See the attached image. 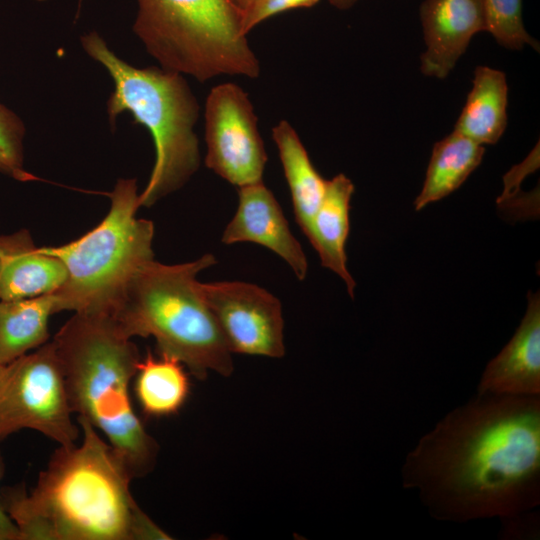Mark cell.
I'll return each instance as SVG.
<instances>
[{
    "label": "cell",
    "mask_w": 540,
    "mask_h": 540,
    "mask_svg": "<svg viewBox=\"0 0 540 540\" xmlns=\"http://www.w3.org/2000/svg\"><path fill=\"white\" fill-rule=\"evenodd\" d=\"M401 477L439 520L527 513L540 504V395L477 393L418 441Z\"/></svg>",
    "instance_id": "cell-1"
},
{
    "label": "cell",
    "mask_w": 540,
    "mask_h": 540,
    "mask_svg": "<svg viewBox=\"0 0 540 540\" xmlns=\"http://www.w3.org/2000/svg\"><path fill=\"white\" fill-rule=\"evenodd\" d=\"M79 444L59 446L35 487L1 489L20 540H168L130 491L126 464L83 417Z\"/></svg>",
    "instance_id": "cell-2"
},
{
    "label": "cell",
    "mask_w": 540,
    "mask_h": 540,
    "mask_svg": "<svg viewBox=\"0 0 540 540\" xmlns=\"http://www.w3.org/2000/svg\"><path fill=\"white\" fill-rule=\"evenodd\" d=\"M51 341L73 414L102 433L133 479L152 472L159 446L133 407L130 386L141 357L132 339L110 315L74 313Z\"/></svg>",
    "instance_id": "cell-3"
},
{
    "label": "cell",
    "mask_w": 540,
    "mask_h": 540,
    "mask_svg": "<svg viewBox=\"0 0 540 540\" xmlns=\"http://www.w3.org/2000/svg\"><path fill=\"white\" fill-rule=\"evenodd\" d=\"M216 263L211 253L173 265L148 261L132 276L111 316L127 337H153L159 355L179 360L194 377L205 379L210 371L230 376L232 352L197 278Z\"/></svg>",
    "instance_id": "cell-4"
},
{
    "label": "cell",
    "mask_w": 540,
    "mask_h": 540,
    "mask_svg": "<svg viewBox=\"0 0 540 540\" xmlns=\"http://www.w3.org/2000/svg\"><path fill=\"white\" fill-rule=\"evenodd\" d=\"M85 52L103 65L114 82L107 101L110 125L128 111L145 126L155 146V162L141 194L140 207H151L183 187L200 167L195 125L200 105L184 75L162 67L138 68L120 59L95 31L82 35Z\"/></svg>",
    "instance_id": "cell-5"
},
{
    "label": "cell",
    "mask_w": 540,
    "mask_h": 540,
    "mask_svg": "<svg viewBox=\"0 0 540 540\" xmlns=\"http://www.w3.org/2000/svg\"><path fill=\"white\" fill-rule=\"evenodd\" d=\"M109 196L110 209L96 227L67 244L40 247L59 258L67 271L65 282L53 293L55 313L111 316L135 272L154 259V225L136 218V179H119Z\"/></svg>",
    "instance_id": "cell-6"
},
{
    "label": "cell",
    "mask_w": 540,
    "mask_h": 540,
    "mask_svg": "<svg viewBox=\"0 0 540 540\" xmlns=\"http://www.w3.org/2000/svg\"><path fill=\"white\" fill-rule=\"evenodd\" d=\"M133 31L163 69L200 82L221 75L251 79L259 59L230 0H137Z\"/></svg>",
    "instance_id": "cell-7"
},
{
    "label": "cell",
    "mask_w": 540,
    "mask_h": 540,
    "mask_svg": "<svg viewBox=\"0 0 540 540\" xmlns=\"http://www.w3.org/2000/svg\"><path fill=\"white\" fill-rule=\"evenodd\" d=\"M72 415L52 341L0 364V440L31 429L59 446L73 445L81 430Z\"/></svg>",
    "instance_id": "cell-8"
},
{
    "label": "cell",
    "mask_w": 540,
    "mask_h": 540,
    "mask_svg": "<svg viewBox=\"0 0 540 540\" xmlns=\"http://www.w3.org/2000/svg\"><path fill=\"white\" fill-rule=\"evenodd\" d=\"M204 119L206 166L238 188L263 181L267 153L249 95L235 83L214 86Z\"/></svg>",
    "instance_id": "cell-9"
},
{
    "label": "cell",
    "mask_w": 540,
    "mask_h": 540,
    "mask_svg": "<svg viewBox=\"0 0 540 540\" xmlns=\"http://www.w3.org/2000/svg\"><path fill=\"white\" fill-rule=\"evenodd\" d=\"M200 287L232 354L284 356V320L277 297L242 281L201 282Z\"/></svg>",
    "instance_id": "cell-10"
},
{
    "label": "cell",
    "mask_w": 540,
    "mask_h": 540,
    "mask_svg": "<svg viewBox=\"0 0 540 540\" xmlns=\"http://www.w3.org/2000/svg\"><path fill=\"white\" fill-rule=\"evenodd\" d=\"M221 241L227 245L259 244L281 257L299 280L307 275L306 255L292 234L280 204L263 181L238 188L237 210Z\"/></svg>",
    "instance_id": "cell-11"
},
{
    "label": "cell",
    "mask_w": 540,
    "mask_h": 540,
    "mask_svg": "<svg viewBox=\"0 0 540 540\" xmlns=\"http://www.w3.org/2000/svg\"><path fill=\"white\" fill-rule=\"evenodd\" d=\"M420 19L426 45L421 72L438 79L448 76L472 37L486 30L483 0H424Z\"/></svg>",
    "instance_id": "cell-12"
},
{
    "label": "cell",
    "mask_w": 540,
    "mask_h": 540,
    "mask_svg": "<svg viewBox=\"0 0 540 540\" xmlns=\"http://www.w3.org/2000/svg\"><path fill=\"white\" fill-rule=\"evenodd\" d=\"M522 321L505 347L486 366L478 393L540 395V295L529 292Z\"/></svg>",
    "instance_id": "cell-13"
},
{
    "label": "cell",
    "mask_w": 540,
    "mask_h": 540,
    "mask_svg": "<svg viewBox=\"0 0 540 540\" xmlns=\"http://www.w3.org/2000/svg\"><path fill=\"white\" fill-rule=\"evenodd\" d=\"M66 277L63 262L37 247L28 230L0 235V300L54 293Z\"/></svg>",
    "instance_id": "cell-14"
},
{
    "label": "cell",
    "mask_w": 540,
    "mask_h": 540,
    "mask_svg": "<svg viewBox=\"0 0 540 540\" xmlns=\"http://www.w3.org/2000/svg\"><path fill=\"white\" fill-rule=\"evenodd\" d=\"M352 181L340 173L326 180L321 204L306 235L317 251L321 265L337 274L353 297L356 283L347 269L345 245L349 234Z\"/></svg>",
    "instance_id": "cell-15"
},
{
    "label": "cell",
    "mask_w": 540,
    "mask_h": 540,
    "mask_svg": "<svg viewBox=\"0 0 540 540\" xmlns=\"http://www.w3.org/2000/svg\"><path fill=\"white\" fill-rule=\"evenodd\" d=\"M272 138L289 186L295 219L306 236L323 199L326 180L313 166L296 130L287 120L273 127Z\"/></svg>",
    "instance_id": "cell-16"
},
{
    "label": "cell",
    "mask_w": 540,
    "mask_h": 540,
    "mask_svg": "<svg viewBox=\"0 0 540 540\" xmlns=\"http://www.w3.org/2000/svg\"><path fill=\"white\" fill-rule=\"evenodd\" d=\"M507 95L505 74L478 66L454 130L478 144H495L507 124Z\"/></svg>",
    "instance_id": "cell-17"
},
{
    "label": "cell",
    "mask_w": 540,
    "mask_h": 540,
    "mask_svg": "<svg viewBox=\"0 0 540 540\" xmlns=\"http://www.w3.org/2000/svg\"><path fill=\"white\" fill-rule=\"evenodd\" d=\"M485 148L470 138L453 131L435 143L423 187L414 206L419 211L456 189L479 166Z\"/></svg>",
    "instance_id": "cell-18"
},
{
    "label": "cell",
    "mask_w": 540,
    "mask_h": 540,
    "mask_svg": "<svg viewBox=\"0 0 540 540\" xmlns=\"http://www.w3.org/2000/svg\"><path fill=\"white\" fill-rule=\"evenodd\" d=\"M186 367L177 359L150 351L137 366L134 391L147 417H168L179 412L190 393Z\"/></svg>",
    "instance_id": "cell-19"
},
{
    "label": "cell",
    "mask_w": 540,
    "mask_h": 540,
    "mask_svg": "<svg viewBox=\"0 0 540 540\" xmlns=\"http://www.w3.org/2000/svg\"><path fill=\"white\" fill-rule=\"evenodd\" d=\"M55 313L53 293L0 300V364L17 359L49 341V318Z\"/></svg>",
    "instance_id": "cell-20"
},
{
    "label": "cell",
    "mask_w": 540,
    "mask_h": 540,
    "mask_svg": "<svg viewBox=\"0 0 540 540\" xmlns=\"http://www.w3.org/2000/svg\"><path fill=\"white\" fill-rule=\"evenodd\" d=\"M486 30L501 46L520 50L529 45L539 51V43L525 29L522 0H483Z\"/></svg>",
    "instance_id": "cell-21"
},
{
    "label": "cell",
    "mask_w": 540,
    "mask_h": 540,
    "mask_svg": "<svg viewBox=\"0 0 540 540\" xmlns=\"http://www.w3.org/2000/svg\"><path fill=\"white\" fill-rule=\"evenodd\" d=\"M24 136L20 117L0 102V173L21 182L36 179L24 168Z\"/></svg>",
    "instance_id": "cell-22"
},
{
    "label": "cell",
    "mask_w": 540,
    "mask_h": 540,
    "mask_svg": "<svg viewBox=\"0 0 540 540\" xmlns=\"http://www.w3.org/2000/svg\"><path fill=\"white\" fill-rule=\"evenodd\" d=\"M320 0H252L242 14L243 32L248 33L258 24L277 14L296 9L309 8Z\"/></svg>",
    "instance_id": "cell-23"
},
{
    "label": "cell",
    "mask_w": 540,
    "mask_h": 540,
    "mask_svg": "<svg viewBox=\"0 0 540 540\" xmlns=\"http://www.w3.org/2000/svg\"><path fill=\"white\" fill-rule=\"evenodd\" d=\"M4 460L0 451V481L4 476ZM0 540H20V535L17 526L5 511L1 501L0 490Z\"/></svg>",
    "instance_id": "cell-24"
},
{
    "label": "cell",
    "mask_w": 540,
    "mask_h": 540,
    "mask_svg": "<svg viewBox=\"0 0 540 540\" xmlns=\"http://www.w3.org/2000/svg\"><path fill=\"white\" fill-rule=\"evenodd\" d=\"M329 3L340 9V10H346L352 7L358 0H328Z\"/></svg>",
    "instance_id": "cell-25"
},
{
    "label": "cell",
    "mask_w": 540,
    "mask_h": 540,
    "mask_svg": "<svg viewBox=\"0 0 540 540\" xmlns=\"http://www.w3.org/2000/svg\"><path fill=\"white\" fill-rule=\"evenodd\" d=\"M230 1L243 14V12L249 6V4L251 3L252 0H230Z\"/></svg>",
    "instance_id": "cell-26"
},
{
    "label": "cell",
    "mask_w": 540,
    "mask_h": 540,
    "mask_svg": "<svg viewBox=\"0 0 540 540\" xmlns=\"http://www.w3.org/2000/svg\"><path fill=\"white\" fill-rule=\"evenodd\" d=\"M36 1L43 2V1H47V0H36Z\"/></svg>",
    "instance_id": "cell-27"
},
{
    "label": "cell",
    "mask_w": 540,
    "mask_h": 540,
    "mask_svg": "<svg viewBox=\"0 0 540 540\" xmlns=\"http://www.w3.org/2000/svg\"><path fill=\"white\" fill-rule=\"evenodd\" d=\"M81 1H82V0L79 1V5H80Z\"/></svg>",
    "instance_id": "cell-28"
}]
</instances>
